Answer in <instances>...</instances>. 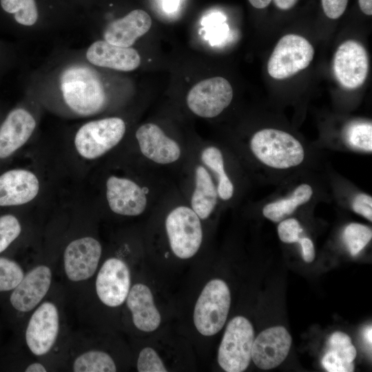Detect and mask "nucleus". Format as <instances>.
Wrapping results in <instances>:
<instances>
[{"instance_id": "obj_23", "label": "nucleus", "mask_w": 372, "mask_h": 372, "mask_svg": "<svg viewBox=\"0 0 372 372\" xmlns=\"http://www.w3.org/2000/svg\"><path fill=\"white\" fill-rule=\"evenodd\" d=\"M312 194L313 189L309 185L301 184L294 189L289 198L266 205L262 209V214L270 220L281 221L291 214L298 206L308 202Z\"/></svg>"}, {"instance_id": "obj_11", "label": "nucleus", "mask_w": 372, "mask_h": 372, "mask_svg": "<svg viewBox=\"0 0 372 372\" xmlns=\"http://www.w3.org/2000/svg\"><path fill=\"white\" fill-rule=\"evenodd\" d=\"M101 252L100 242L94 238L83 237L72 241L63 254L68 278L77 282L92 277L96 270Z\"/></svg>"}, {"instance_id": "obj_28", "label": "nucleus", "mask_w": 372, "mask_h": 372, "mask_svg": "<svg viewBox=\"0 0 372 372\" xmlns=\"http://www.w3.org/2000/svg\"><path fill=\"white\" fill-rule=\"evenodd\" d=\"M342 236L350 254L354 256L358 255L371 240L372 231L366 225L351 223L345 227Z\"/></svg>"}, {"instance_id": "obj_3", "label": "nucleus", "mask_w": 372, "mask_h": 372, "mask_svg": "<svg viewBox=\"0 0 372 372\" xmlns=\"http://www.w3.org/2000/svg\"><path fill=\"white\" fill-rule=\"evenodd\" d=\"M231 304L229 289L225 281L213 279L202 290L194 311V323L197 331L211 336L222 329Z\"/></svg>"}, {"instance_id": "obj_43", "label": "nucleus", "mask_w": 372, "mask_h": 372, "mask_svg": "<svg viewBox=\"0 0 372 372\" xmlns=\"http://www.w3.org/2000/svg\"><path fill=\"white\" fill-rule=\"evenodd\" d=\"M363 335H364V340L366 341V342L369 345L371 346V343H372V329H371V326L367 327L364 329V333H363Z\"/></svg>"}, {"instance_id": "obj_36", "label": "nucleus", "mask_w": 372, "mask_h": 372, "mask_svg": "<svg viewBox=\"0 0 372 372\" xmlns=\"http://www.w3.org/2000/svg\"><path fill=\"white\" fill-rule=\"evenodd\" d=\"M325 15L331 19H336L344 12L348 0H321Z\"/></svg>"}, {"instance_id": "obj_8", "label": "nucleus", "mask_w": 372, "mask_h": 372, "mask_svg": "<svg viewBox=\"0 0 372 372\" xmlns=\"http://www.w3.org/2000/svg\"><path fill=\"white\" fill-rule=\"evenodd\" d=\"M233 99V89L225 78L216 76L196 84L187 96V104L196 115L213 118L227 107Z\"/></svg>"}, {"instance_id": "obj_4", "label": "nucleus", "mask_w": 372, "mask_h": 372, "mask_svg": "<svg viewBox=\"0 0 372 372\" xmlns=\"http://www.w3.org/2000/svg\"><path fill=\"white\" fill-rule=\"evenodd\" d=\"M254 331L243 316H236L227 324L218 348V362L227 372L244 371L251 360Z\"/></svg>"}, {"instance_id": "obj_18", "label": "nucleus", "mask_w": 372, "mask_h": 372, "mask_svg": "<svg viewBox=\"0 0 372 372\" xmlns=\"http://www.w3.org/2000/svg\"><path fill=\"white\" fill-rule=\"evenodd\" d=\"M86 58L92 65L118 71L130 72L141 64L138 52L132 48L113 45L105 40H99L90 45Z\"/></svg>"}, {"instance_id": "obj_30", "label": "nucleus", "mask_w": 372, "mask_h": 372, "mask_svg": "<svg viewBox=\"0 0 372 372\" xmlns=\"http://www.w3.org/2000/svg\"><path fill=\"white\" fill-rule=\"evenodd\" d=\"M23 276V271L17 263L7 258H0V291L14 289Z\"/></svg>"}, {"instance_id": "obj_33", "label": "nucleus", "mask_w": 372, "mask_h": 372, "mask_svg": "<svg viewBox=\"0 0 372 372\" xmlns=\"http://www.w3.org/2000/svg\"><path fill=\"white\" fill-rule=\"evenodd\" d=\"M302 229L295 218L282 220L278 227L280 239L286 243L298 242Z\"/></svg>"}, {"instance_id": "obj_14", "label": "nucleus", "mask_w": 372, "mask_h": 372, "mask_svg": "<svg viewBox=\"0 0 372 372\" xmlns=\"http://www.w3.org/2000/svg\"><path fill=\"white\" fill-rule=\"evenodd\" d=\"M106 198L110 209L119 215L136 216L147 206L143 189L133 180L112 176L106 182Z\"/></svg>"}, {"instance_id": "obj_29", "label": "nucleus", "mask_w": 372, "mask_h": 372, "mask_svg": "<svg viewBox=\"0 0 372 372\" xmlns=\"http://www.w3.org/2000/svg\"><path fill=\"white\" fill-rule=\"evenodd\" d=\"M328 350L333 352L340 359L353 363L356 357V349L350 337L341 331L334 332L328 340Z\"/></svg>"}, {"instance_id": "obj_22", "label": "nucleus", "mask_w": 372, "mask_h": 372, "mask_svg": "<svg viewBox=\"0 0 372 372\" xmlns=\"http://www.w3.org/2000/svg\"><path fill=\"white\" fill-rule=\"evenodd\" d=\"M218 192L207 169L199 165L195 170V188L191 198V208L201 220L207 219L217 203Z\"/></svg>"}, {"instance_id": "obj_10", "label": "nucleus", "mask_w": 372, "mask_h": 372, "mask_svg": "<svg viewBox=\"0 0 372 372\" xmlns=\"http://www.w3.org/2000/svg\"><path fill=\"white\" fill-rule=\"evenodd\" d=\"M130 289V272L126 263L117 258L106 260L96 279V291L105 305L116 307L126 300Z\"/></svg>"}, {"instance_id": "obj_38", "label": "nucleus", "mask_w": 372, "mask_h": 372, "mask_svg": "<svg viewBox=\"0 0 372 372\" xmlns=\"http://www.w3.org/2000/svg\"><path fill=\"white\" fill-rule=\"evenodd\" d=\"M298 0H273L276 7L282 10H287L292 8Z\"/></svg>"}, {"instance_id": "obj_1", "label": "nucleus", "mask_w": 372, "mask_h": 372, "mask_svg": "<svg viewBox=\"0 0 372 372\" xmlns=\"http://www.w3.org/2000/svg\"><path fill=\"white\" fill-rule=\"evenodd\" d=\"M65 103L76 113L89 116L99 112L105 103V94L98 75L87 66L73 65L60 79Z\"/></svg>"}, {"instance_id": "obj_26", "label": "nucleus", "mask_w": 372, "mask_h": 372, "mask_svg": "<svg viewBox=\"0 0 372 372\" xmlns=\"http://www.w3.org/2000/svg\"><path fill=\"white\" fill-rule=\"evenodd\" d=\"M1 8L13 14L15 21L23 25L31 26L38 19V10L34 0H0Z\"/></svg>"}, {"instance_id": "obj_32", "label": "nucleus", "mask_w": 372, "mask_h": 372, "mask_svg": "<svg viewBox=\"0 0 372 372\" xmlns=\"http://www.w3.org/2000/svg\"><path fill=\"white\" fill-rule=\"evenodd\" d=\"M137 370L139 372L167 371L156 351L151 347H145L141 351L137 360Z\"/></svg>"}, {"instance_id": "obj_42", "label": "nucleus", "mask_w": 372, "mask_h": 372, "mask_svg": "<svg viewBox=\"0 0 372 372\" xmlns=\"http://www.w3.org/2000/svg\"><path fill=\"white\" fill-rule=\"evenodd\" d=\"M178 0H163V6L168 12L174 11L177 7Z\"/></svg>"}, {"instance_id": "obj_15", "label": "nucleus", "mask_w": 372, "mask_h": 372, "mask_svg": "<svg viewBox=\"0 0 372 372\" xmlns=\"http://www.w3.org/2000/svg\"><path fill=\"white\" fill-rule=\"evenodd\" d=\"M136 138L141 153L154 163L169 164L180 156L179 145L154 123L140 126L136 132Z\"/></svg>"}, {"instance_id": "obj_17", "label": "nucleus", "mask_w": 372, "mask_h": 372, "mask_svg": "<svg viewBox=\"0 0 372 372\" xmlns=\"http://www.w3.org/2000/svg\"><path fill=\"white\" fill-rule=\"evenodd\" d=\"M39 182L25 169H12L0 176V206L25 204L38 194Z\"/></svg>"}, {"instance_id": "obj_39", "label": "nucleus", "mask_w": 372, "mask_h": 372, "mask_svg": "<svg viewBox=\"0 0 372 372\" xmlns=\"http://www.w3.org/2000/svg\"><path fill=\"white\" fill-rule=\"evenodd\" d=\"M362 12L369 16L372 14V0H358Z\"/></svg>"}, {"instance_id": "obj_21", "label": "nucleus", "mask_w": 372, "mask_h": 372, "mask_svg": "<svg viewBox=\"0 0 372 372\" xmlns=\"http://www.w3.org/2000/svg\"><path fill=\"white\" fill-rule=\"evenodd\" d=\"M126 300L134 324L138 329L152 332L159 327L161 316L148 286L142 283L134 285L130 289Z\"/></svg>"}, {"instance_id": "obj_13", "label": "nucleus", "mask_w": 372, "mask_h": 372, "mask_svg": "<svg viewBox=\"0 0 372 372\" xmlns=\"http://www.w3.org/2000/svg\"><path fill=\"white\" fill-rule=\"evenodd\" d=\"M292 339L283 327H273L262 331L254 340L251 360L257 367L271 369L287 358Z\"/></svg>"}, {"instance_id": "obj_16", "label": "nucleus", "mask_w": 372, "mask_h": 372, "mask_svg": "<svg viewBox=\"0 0 372 372\" xmlns=\"http://www.w3.org/2000/svg\"><path fill=\"white\" fill-rule=\"evenodd\" d=\"M52 280L50 268L38 266L23 276L10 296V302L17 311L28 312L33 309L48 293Z\"/></svg>"}, {"instance_id": "obj_40", "label": "nucleus", "mask_w": 372, "mask_h": 372, "mask_svg": "<svg viewBox=\"0 0 372 372\" xmlns=\"http://www.w3.org/2000/svg\"><path fill=\"white\" fill-rule=\"evenodd\" d=\"M250 4L258 9L267 7L272 0H248Z\"/></svg>"}, {"instance_id": "obj_25", "label": "nucleus", "mask_w": 372, "mask_h": 372, "mask_svg": "<svg viewBox=\"0 0 372 372\" xmlns=\"http://www.w3.org/2000/svg\"><path fill=\"white\" fill-rule=\"evenodd\" d=\"M74 372H114L116 366L112 357L101 351H90L79 355L73 364Z\"/></svg>"}, {"instance_id": "obj_37", "label": "nucleus", "mask_w": 372, "mask_h": 372, "mask_svg": "<svg viewBox=\"0 0 372 372\" xmlns=\"http://www.w3.org/2000/svg\"><path fill=\"white\" fill-rule=\"evenodd\" d=\"M298 242L301 245L302 255L304 260L311 262L315 258V249L313 242L309 238H300Z\"/></svg>"}, {"instance_id": "obj_7", "label": "nucleus", "mask_w": 372, "mask_h": 372, "mask_svg": "<svg viewBox=\"0 0 372 372\" xmlns=\"http://www.w3.org/2000/svg\"><path fill=\"white\" fill-rule=\"evenodd\" d=\"M314 49L304 37L295 34L283 36L275 46L267 63V72L276 79H284L307 68Z\"/></svg>"}, {"instance_id": "obj_2", "label": "nucleus", "mask_w": 372, "mask_h": 372, "mask_svg": "<svg viewBox=\"0 0 372 372\" xmlns=\"http://www.w3.org/2000/svg\"><path fill=\"white\" fill-rule=\"evenodd\" d=\"M250 147L261 163L276 169L298 166L304 157L301 143L290 134L277 129L267 128L256 132Z\"/></svg>"}, {"instance_id": "obj_9", "label": "nucleus", "mask_w": 372, "mask_h": 372, "mask_svg": "<svg viewBox=\"0 0 372 372\" xmlns=\"http://www.w3.org/2000/svg\"><path fill=\"white\" fill-rule=\"evenodd\" d=\"M369 69V56L360 42L347 40L338 47L333 57V70L342 87L353 90L362 86Z\"/></svg>"}, {"instance_id": "obj_31", "label": "nucleus", "mask_w": 372, "mask_h": 372, "mask_svg": "<svg viewBox=\"0 0 372 372\" xmlns=\"http://www.w3.org/2000/svg\"><path fill=\"white\" fill-rule=\"evenodd\" d=\"M21 225L12 215L0 217V253L3 251L20 234Z\"/></svg>"}, {"instance_id": "obj_6", "label": "nucleus", "mask_w": 372, "mask_h": 372, "mask_svg": "<svg viewBox=\"0 0 372 372\" xmlns=\"http://www.w3.org/2000/svg\"><path fill=\"white\" fill-rule=\"evenodd\" d=\"M165 229L172 251L180 259H188L198 251L203 240L200 218L190 207L178 206L165 219Z\"/></svg>"}, {"instance_id": "obj_20", "label": "nucleus", "mask_w": 372, "mask_h": 372, "mask_svg": "<svg viewBox=\"0 0 372 372\" xmlns=\"http://www.w3.org/2000/svg\"><path fill=\"white\" fill-rule=\"evenodd\" d=\"M149 14L141 9L131 11L125 17L110 22L103 32L105 41L121 47H131L152 26Z\"/></svg>"}, {"instance_id": "obj_41", "label": "nucleus", "mask_w": 372, "mask_h": 372, "mask_svg": "<svg viewBox=\"0 0 372 372\" xmlns=\"http://www.w3.org/2000/svg\"><path fill=\"white\" fill-rule=\"evenodd\" d=\"M25 372H45V366L40 363H33L30 364L26 369Z\"/></svg>"}, {"instance_id": "obj_12", "label": "nucleus", "mask_w": 372, "mask_h": 372, "mask_svg": "<svg viewBox=\"0 0 372 372\" xmlns=\"http://www.w3.org/2000/svg\"><path fill=\"white\" fill-rule=\"evenodd\" d=\"M59 328L56 306L43 302L32 315L25 331L26 343L32 353L36 355L47 353L56 340Z\"/></svg>"}, {"instance_id": "obj_5", "label": "nucleus", "mask_w": 372, "mask_h": 372, "mask_svg": "<svg viewBox=\"0 0 372 372\" xmlns=\"http://www.w3.org/2000/svg\"><path fill=\"white\" fill-rule=\"evenodd\" d=\"M125 123L118 117L90 121L77 131L74 145L78 153L87 159H94L114 147L125 133Z\"/></svg>"}, {"instance_id": "obj_24", "label": "nucleus", "mask_w": 372, "mask_h": 372, "mask_svg": "<svg viewBox=\"0 0 372 372\" xmlns=\"http://www.w3.org/2000/svg\"><path fill=\"white\" fill-rule=\"evenodd\" d=\"M201 160L216 174L218 179L217 192L225 200L230 199L234 194V185L225 171L223 154L216 147H207L201 153Z\"/></svg>"}, {"instance_id": "obj_34", "label": "nucleus", "mask_w": 372, "mask_h": 372, "mask_svg": "<svg viewBox=\"0 0 372 372\" xmlns=\"http://www.w3.org/2000/svg\"><path fill=\"white\" fill-rule=\"evenodd\" d=\"M322 364L329 372H351L354 370L353 362H346L329 350L322 359Z\"/></svg>"}, {"instance_id": "obj_35", "label": "nucleus", "mask_w": 372, "mask_h": 372, "mask_svg": "<svg viewBox=\"0 0 372 372\" xmlns=\"http://www.w3.org/2000/svg\"><path fill=\"white\" fill-rule=\"evenodd\" d=\"M353 211L367 220H372V198L366 194H359L352 203Z\"/></svg>"}, {"instance_id": "obj_27", "label": "nucleus", "mask_w": 372, "mask_h": 372, "mask_svg": "<svg viewBox=\"0 0 372 372\" xmlns=\"http://www.w3.org/2000/svg\"><path fill=\"white\" fill-rule=\"evenodd\" d=\"M347 143L353 147L371 152L372 125L370 122L356 121L349 123L344 130Z\"/></svg>"}, {"instance_id": "obj_19", "label": "nucleus", "mask_w": 372, "mask_h": 372, "mask_svg": "<svg viewBox=\"0 0 372 372\" xmlns=\"http://www.w3.org/2000/svg\"><path fill=\"white\" fill-rule=\"evenodd\" d=\"M35 127L36 121L27 110L11 111L0 127V158L8 157L23 146Z\"/></svg>"}]
</instances>
